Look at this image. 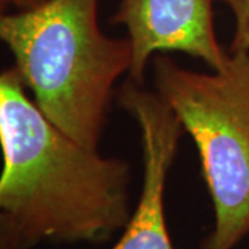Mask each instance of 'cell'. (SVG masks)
<instances>
[{
	"mask_svg": "<svg viewBox=\"0 0 249 249\" xmlns=\"http://www.w3.org/2000/svg\"><path fill=\"white\" fill-rule=\"evenodd\" d=\"M0 212L29 248L104 244L129 222V163L57 127L28 97L16 65L0 71Z\"/></svg>",
	"mask_w": 249,
	"mask_h": 249,
	"instance_id": "1",
	"label": "cell"
},
{
	"mask_svg": "<svg viewBox=\"0 0 249 249\" xmlns=\"http://www.w3.org/2000/svg\"><path fill=\"white\" fill-rule=\"evenodd\" d=\"M97 10L98 0H43L0 13V42L37 107L93 150H98L116 80L132 65L129 39L106 35Z\"/></svg>",
	"mask_w": 249,
	"mask_h": 249,
	"instance_id": "2",
	"label": "cell"
},
{
	"mask_svg": "<svg viewBox=\"0 0 249 249\" xmlns=\"http://www.w3.org/2000/svg\"><path fill=\"white\" fill-rule=\"evenodd\" d=\"M157 93L194 140L214 223L201 249H234L249 235V52L196 72L154 58Z\"/></svg>",
	"mask_w": 249,
	"mask_h": 249,
	"instance_id": "3",
	"label": "cell"
},
{
	"mask_svg": "<svg viewBox=\"0 0 249 249\" xmlns=\"http://www.w3.org/2000/svg\"><path fill=\"white\" fill-rule=\"evenodd\" d=\"M118 100L142 133V181L137 205L111 249H175L165 216V188L186 132L157 91L129 78L121 86Z\"/></svg>",
	"mask_w": 249,
	"mask_h": 249,
	"instance_id": "4",
	"label": "cell"
},
{
	"mask_svg": "<svg viewBox=\"0 0 249 249\" xmlns=\"http://www.w3.org/2000/svg\"><path fill=\"white\" fill-rule=\"evenodd\" d=\"M214 0H121L112 24L127 29L132 46L129 79L142 85L154 53L181 52L220 70L229 52L219 43L213 19Z\"/></svg>",
	"mask_w": 249,
	"mask_h": 249,
	"instance_id": "5",
	"label": "cell"
},
{
	"mask_svg": "<svg viewBox=\"0 0 249 249\" xmlns=\"http://www.w3.org/2000/svg\"><path fill=\"white\" fill-rule=\"evenodd\" d=\"M224 3L234 17V32L229 53L249 52V0H217Z\"/></svg>",
	"mask_w": 249,
	"mask_h": 249,
	"instance_id": "6",
	"label": "cell"
},
{
	"mask_svg": "<svg viewBox=\"0 0 249 249\" xmlns=\"http://www.w3.org/2000/svg\"><path fill=\"white\" fill-rule=\"evenodd\" d=\"M0 249H31L16 223L0 212Z\"/></svg>",
	"mask_w": 249,
	"mask_h": 249,
	"instance_id": "7",
	"label": "cell"
},
{
	"mask_svg": "<svg viewBox=\"0 0 249 249\" xmlns=\"http://www.w3.org/2000/svg\"><path fill=\"white\" fill-rule=\"evenodd\" d=\"M43 0H0V13L31 9Z\"/></svg>",
	"mask_w": 249,
	"mask_h": 249,
	"instance_id": "8",
	"label": "cell"
}]
</instances>
